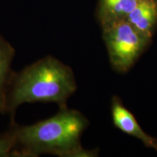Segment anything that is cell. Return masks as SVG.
<instances>
[{
	"mask_svg": "<svg viewBox=\"0 0 157 157\" xmlns=\"http://www.w3.org/2000/svg\"><path fill=\"white\" fill-rule=\"evenodd\" d=\"M126 21L152 37L157 25V0H137Z\"/></svg>",
	"mask_w": 157,
	"mask_h": 157,
	"instance_id": "8992f818",
	"label": "cell"
},
{
	"mask_svg": "<svg viewBox=\"0 0 157 157\" xmlns=\"http://www.w3.org/2000/svg\"><path fill=\"white\" fill-rule=\"evenodd\" d=\"M103 37L111 64L119 72L129 70L150 44L152 38L127 21L103 30Z\"/></svg>",
	"mask_w": 157,
	"mask_h": 157,
	"instance_id": "3957f363",
	"label": "cell"
},
{
	"mask_svg": "<svg viewBox=\"0 0 157 157\" xmlns=\"http://www.w3.org/2000/svg\"><path fill=\"white\" fill-rule=\"evenodd\" d=\"M111 113L113 121L117 128L139 139L146 147L154 149L157 151L156 139L150 136L141 128L134 115L124 106L121 101L117 97H114L112 100Z\"/></svg>",
	"mask_w": 157,
	"mask_h": 157,
	"instance_id": "277c9868",
	"label": "cell"
},
{
	"mask_svg": "<svg viewBox=\"0 0 157 157\" xmlns=\"http://www.w3.org/2000/svg\"><path fill=\"white\" fill-rule=\"evenodd\" d=\"M137 0H99L96 16L103 30L126 21Z\"/></svg>",
	"mask_w": 157,
	"mask_h": 157,
	"instance_id": "5b68a950",
	"label": "cell"
},
{
	"mask_svg": "<svg viewBox=\"0 0 157 157\" xmlns=\"http://www.w3.org/2000/svg\"><path fill=\"white\" fill-rule=\"evenodd\" d=\"M76 89L70 66L52 56H44L13 73L7 89L6 114L14 119L16 110L25 103H53L66 107Z\"/></svg>",
	"mask_w": 157,
	"mask_h": 157,
	"instance_id": "7a4b0ae2",
	"label": "cell"
},
{
	"mask_svg": "<svg viewBox=\"0 0 157 157\" xmlns=\"http://www.w3.org/2000/svg\"><path fill=\"white\" fill-rule=\"evenodd\" d=\"M89 121L80 111L60 108L52 117L29 125L11 119L7 132L15 143L16 157H38L44 154L59 157H93L94 151L84 149L81 137Z\"/></svg>",
	"mask_w": 157,
	"mask_h": 157,
	"instance_id": "6da1fadb",
	"label": "cell"
},
{
	"mask_svg": "<svg viewBox=\"0 0 157 157\" xmlns=\"http://www.w3.org/2000/svg\"><path fill=\"white\" fill-rule=\"evenodd\" d=\"M15 56V49L0 34V113L6 114V98L10 81L13 71L12 64Z\"/></svg>",
	"mask_w": 157,
	"mask_h": 157,
	"instance_id": "52a82bcc",
	"label": "cell"
},
{
	"mask_svg": "<svg viewBox=\"0 0 157 157\" xmlns=\"http://www.w3.org/2000/svg\"><path fill=\"white\" fill-rule=\"evenodd\" d=\"M0 157H16L14 141L7 132L0 136Z\"/></svg>",
	"mask_w": 157,
	"mask_h": 157,
	"instance_id": "ba28073f",
	"label": "cell"
}]
</instances>
